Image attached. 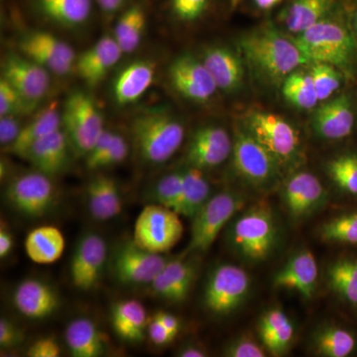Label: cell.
<instances>
[{
    "label": "cell",
    "mask_w": 357,
    "mask_h": 357,
    "mask_svg": "<svg viewBox=\"0 0 357 357\" xmlns=\"http://www.w3.org/2000/svg\"><path fill=\"white\" fill-rule=\"evenodd\" d=\"M301 53L312 63L335 66L352 79L357 65V37L352 28L351 15L342 4L325 20L292 38Z\"/></svg>",
    "instance_id": "6da1fadb"
},
{
    "label": "cell",
    "mask_w": 357,
    "mask_h": 357,
    "mask_svg": "<svg viewBox=\"0 0 357 357\" xmlns=\"http://www.w3.org/2000/svg\"><path fill=\"white\" fill-rule=\"evenodd\" d=\"M239 47L249 68L266 83H283L300 66L309 64L293 40L270 25L244 35Z\"/></svg>",
    "instance_id": "7a4b0ae2"
},
{
    "label": "cell",
    "mask_w": 357,
    "mask_h": 357,
    "mask_svg": "<svg viewBox=\"0 0 357 357\" xmlns=\"http://www.w3.org/2000/svg\"><path fill=\"white\" fill-rule=\"evenodd\" d=\"M130 135L138 157L149 165H160L178 151L184 141L185 128L172 112L154 107L134 117Z\"/></svg>",
    "instance_id": "3957f363"
},
{
    "label": "cell",
    "mask_w": 357,
    "mask_h": 357,
    "mask_svg": "<svg viewBox=\"0 0 357 357\" xmlns=\"http://www.w3.org/2000/svg\"><path fill=\"white\" fill-rule=\"evenodd\" d=\"M278 236V227L271 210L265 204H256L230 225L229 243L241 259L261 262L273 252Z\"/></svg>",
    "instance_id": "277c9868"
},
{
    "label": "cell",
    "mask_w": 357,
    "mask_h": 357,
    "mask_svg": "<svg viewBox=\"0 0 357 357\" xmlns=\"http://www.w3.org/2000/svg\"><path fill=\"white\" fill-rule=\"evenodd\" d=\"M62 128L73 151L86 157L105 129L102 112L91 95L75 91L68 96L62 110Z\"/></svg>",
    "instance_id": "5b68a950"
},
{
    "label": "cell",
    "mask_w": 357,
    "mask_h": 357,
    "mask_svg": "<svg viewBox=\"0 0 357 357\" xmlns=\"http://www.w3.org/2000/svg\"><path fill=\"white\" fill-rule=\"evenodd\" d=\"M232 163L248 184L269 190L278 182L280 164L245 128H237L232 147Z\"/></svg>",
    "instance_id": "8992f818"
},
{
    "label": "cell",
    "mask_w": 357,
    "mask_h": 357,
    "mask_svg": "<svg viewBox=\"0 0 357 357\" xmlns=\"http://www.w3.org/2000/svg\"><path fill=\"white\" fill-rule=\"evenodd\" d=\"M244 128L266 148L280 166L291 163L299 156V133L280 115L252 110L246 114Z\"/></svg>",
    "instance_id": "52a82bcc"
},
{
    "label": "cell",
    "mask_w": 357,
    "mask_h": 357,
    "mask_svg": "<svg viewBox=\"0 0 357 357\" xmlns=\"http://www.w3.org/2000/svg\"><path fill=\"white\" fill-rule=\"evenodd\" d=\"M184 227L180 215L161 204H148L134 225V243L151 252L165 253L182 238Z\"/></svg>",
    "instance_id": "ba28073f"
},
{
    "label": "cell",
    "mask_w": 357,
    "mask_h": 357,
    "mask_svg": "<svg viewBox=\"0 0 357 357\" xmlns=\"http://www.w3.org/2000/svg\"><path fill=\"white\" fill-rule=\"evenodd\" d=\"M250 285V278L243 268L227 263L218 265L204 286V307L218 317L229 316L243 304Z\"/></svg>",
    "instance_id": "9c48e42d"
},
{
    "label": "cell",
    "mask_w": 357,
    "mask_h": 357,
    "mask_svg": "<svg viewBox=\"0 0 357 357\" xmlns=\"http://www.w3.org/2000/svg\"><path fill=\"white\" fill-rule=\"evenodd\" d=\"M241 195L222 192L211 197L192 218L191 241L188 252H206L227 222L244 206Z\"/></svg>",
    "instance_id": "30bf717a"
},
{
    "label": "cell",
    "mask_w": 357,
    "mask_h": 357,
    "mask_svg": "<svg viewBox=\"0 0 357 357\" xmlns=\"http://www.w3.org/2000/svg\"><path fill=\"white\" fill-rule=\"evenodd\" d=\"M6 199L20 215L38 218L53 210L57 191L51 177L36 170L13 178L7 185Z\"/></svg>",
    "instance_id": "8fae6325"
},
{
    "label": "cell",
    "mask_w": 357,
    "mask_h": 357,
    "mask_svg": "<svg viewBox=\"0 0 357 357\" xmlns=\"http://www.w3.org/2000/svg\"><path fill=\"white\" fill-rule=\"evenodd\" d=\"M167 262L163 255L148 251L130 241L114 249L110 266L115 278L122 284L150 285Z\"/></svg>",
    "instance_id": "7c38bea8"
},
{
    "label": "cell",
    "mask_w": 357,
    "mask_h": 357,
    "mask_svg": "<svg viewBox=\"0 0 357 357\" xmlns=\"http://www.w3.org/2000/svg\"><path fill=\"white\" fill-rule=\"evenodd\" d=\"M20 49L23 55L56 76H68L75 70L77 56L74 49L51 33H27L20 39Z\"/></svg>",
    "instance_id": "4fadbf2b"
},
{
    "label": "cell",
    "mask_w": 357,
    "mask_h": 357,
    "mask_svg": "<svg viewBox=\"0 0 357 357\" xmlns=\"http://www.w3.org/2000/svg\"><path fill=\"white\" fill-rule=\"evenodd\" d=\"M50 74L48 70L23 54H9L1 65V77L34 109L50 89Z\"/></svg>",
    "instance_id": "5bb4252c"
},
{
    "label": "cell",
    "mask_w": 357,
    "mask_h": 357,
    "mask_svg": "<svg viewBox=\"0 0 357 357\" xmlns=\"http://www.w3.org/2000/svg\"><path fill=\"white\" fill-rule=\"evenodd\" d=\"M107 259L105 239L95 232L81 237L75 248L70 266V279L75 287L88 292L96 287Z\"/></svg>",
    "instance_id": "9a60e30c"
},
{
    "label": "cell",
    "mask_w": 357,
    "mask_h": 357,
    "mask_svg": "<svg viewBox=\"0 0 357 357\" xmlns=\"http://www.w3.org/2000/svg\"><path fill=\"white\" fill-rule=\"evenodd\" d=\"M168 76L176 91L192 102H208L218 89L203 61L191 54L176 58L169 67Z\"/></svg>",
    "instance_id": "2e32d148"
},
{
    "label": "cell",
    "mask_w": 357,
    "mask_h": 357,
    "mask_svg": "<svg viewBox=\"0 0 357 357\" xmlns=\"http://www.w3.org/2000/svg\"><path fill=\"white\" fill-rule=\"evenodd\" d=\"M328 194L314 174L298 172L288 178L282 191L284 206L295 220L309 218L326 206Z\"/></svg>",
    "instance_id": "e0dca14e"
},
{
    "label": "cell",
    "mask_w": 357,
    "mask_h": 357,
    "mask_svg": "<svg viewBox=\"0 0 357 357\" xmlns=\"http://www.w3.org/2000/svg\"><path fill=\"white\" fill-rule=\"evenodd\" d=\"M356 123V107L349 93L328 98L317 109L312 117L314 132L326 140L337 141L349 137Z\"/></svg>",
    "instance_id": "ac0fdd59"
},
{
    "label": "cell",
    "mask_w": 357,
    "mask_h": 357,
    "mask_svg": "<svg viewBox=\"0 0 357 357\" xmlns=\"http://www.w3.org/2000/svg\"><path fill=\"white\" fill-rule=\"evenodd\" d=\"M234 141L220 126H206L192 134L187 151L188 166L208 169L220 166L232 153Z\"/></svg>",
    "instance_id": "d6986e66"
},
{
    "label": "cell",
    "mask_w": 357,
    "mask_h": 357,
    "mask_svg": "<svg viewBox=\"0 0 357 357\" xmlns=\"http://www.w3.org/2000/svg\"><path fill=\"white\" fill-rule=\"evenodd\" d=\"M122 55L114 35H105L77 56L75 72L88 86H98L114 69Z\"/></svg>",
    "instance_id": "ffe728a7"
},
{
    "label": "cell",
    "mask_w": 357,
    "mask_h": 357,
    "mask_svg": "<svg viewBox=\"0 0 357 357\" xmlns=\"http://www.w3.org/2000/svg\"><path fill=\"white\" fill-rule=\"evenodd\" d=\"M14 307L25 318H49L60 307V298L55 289L39 279H26L14 290Z\"/></svg>",
    "instance_id": "44dd1931"
},
{
    "label": "cell",
    "mask_w": 357,
    "mask_h": 357,
    "mask_svg": "<svg viewBox=\"0 0 357 357\" xmlns=\"http://www.w3.org/2000/svg\"><path fill=\"white\" fill-rule=\"evenodd\" d=\"M319 268L309 250L294 255L275 275V287L296 291L305 299H312L318 284Z\"/></svg>",
    "instance_id": "7402d4cb"
},
{
    "label": "cell",
    "mask_w": 357,
    "mask_h": 357,
    "mask_svg": "<svg viewBox=\"0 0 357 357\" xmlns=\"http://www.w3.org/2000/svg\"><path fill=\"white\" fill-rule=\"evenodd\" d=\"M70 149L69 139L61 128L33 144L23 158L39 172L54 177L68 168Z\"/></svg>",
    "instance_id": "603a6c76"
},
{
    "label": "cell",
    "mask_w": 357,
    "mask_h": 357,
    "mask_svg": "<svg viewBox=\"0 0 357 357\" xmlns=\"http://www.w3.org/2000/svg\"><path fill=\"white\" fill-rule=\"evenodd\" d=\"M156 65L152 61L138 60L129 63L115 76L112 84L114 102L126 107L139 100L154 81Z\"/></svg>",
    "instance_id": "cb8c5ba5"
},
{
    "label": "cell",
    "mask_w": 357,
    "mask_h": 357,
    "mask_svg": "<svg viewBox=\"0 0 357 357\" xmlns=\"http://www.w3.org/2000/svg\"><path fill=\"white\" fill-rule=\"evenodd\" d=\"M201 60L220 91L229 93L241 88L244 76L243 65L234 51L223 46L208 47Z\"/></svg>",
    "instance_id": "d4e9b609"
},
{
    "label": "cell",
    "mask_w": 357,
    "mask_h": 357,
    "mask_svg": "<svg viewBox=\"0 0 357 357\" xmlns=\"http://www.w3.org/2000/svg\"><path fill=\"white\" fill-rule=\"evenodd\" d=\"M340 3V0H291L278 20L288 32L301 34L325 20Z\"/></svg>",
    "instance_id": "484cf974"
},
{
    "label": "cell",
    "mask_w": 357,
    "mask_h": 357,
    "mask_svg": "<svg viewBox=\"0 0 357 357\" xmlns=\"http://www.w3.org/2000/svg\"><path fill=\"white\" fill-rule=\"evenodd\" d=\"M61 128H62V112H60L57 100H53L39 110L32 117L31 121L23 126L17 139L6 147V151L23 158L26 152L33 144Z\"/></svg>",
    "instance_id": "4316f807"
},
{
    "label": "cell",
    "mask_w": 357,
    "mask_h": 357,
    "mask_svg": "<svg viewBox=\"0 0 357 357\" xmlns=\"http://www.w3.org/2000/svg\"><path fill=\"white\" fill-rule=\"evenodd\" d=\"M86 204L91 217L98 222L117 217L122 211V201L114 178L103 174L91 178L86 185Z\"/></svg>",
    "instance_id": "83f0119b"
},
{
    "label": "cell",
    "mask_w": 357,
    "mask_h": 357,
    "mask_svg": "<svg viewBox=\"0 0 357 357\" xmlns=\"http://www.w3.org/2000/svg\"><path fill=\"white\" fill-rule=\"evenodd\" d=\"M258 333L263 347L274 356H281L290 349L295 328L287 314L280 309H272L262 314Z\"/></svg>",
    "instance_id": "f1b7e54d"
},
{
    "label": "cell",
    "mask_w": 357,
    "mask_h": 357,
    "mask_svg": "<svg viewBox=\"0 0 357 357\" xmlns=\"http://www.w3.org/2000/svg\"><path fill=\"white\" fill-rule=\"evenodd\" d=\"M110 317L114 332L122 340L137 342L144 338L147 312L138 301L124 300L115 303Z\"/></svg>",
    "instance_id": "f546056e"
},
{
    "label": "cell",
    "mask_w": 357,
    "mask_h": 357,
    "mask_svg": "<svg viewBox=\"0 0 357 357\" xmlns=\"http://www.w3.org/2000/svg\"><path fill=\"white\" fill-rule=\"evenodd\" d=\"M28 257L37 264H52L60 259L65 250V238L61 230L53 225H44L31 230L25 239Z\"/></svg>",
    "instance_id": "4dcf8cb0"
},
{
    "label": "cell",
    "mask_w": 357,
    "mask_h": 357,
    "mask_svg": "<svg viewBox=\"0 0 357 357\" xmlns=\"http://www.w3.org/2000/svg\"><path fill=\"white\" fill-rule=\"evenodd\" d=\"M65 340L75 357H98L105 351V337L91 319L79 318L70 321L65 331Z\"/></svg>",
    "instance_id": "1f68e13d"
},
{
    "label": "cell",
    "mask_w": 357,
    "mask_h": 357,
    "mask_svg": "<svg viewBox=\"0 0 357 357\" xmlns=\"http://www.w3.org/2000/svg\"><path fill=\"white\" fill-rule=\"evenodd\" d=\"M326 280L335 296L352 309L357 310V256L337 258L326 269Z\"/></svg>",
    "instance_id": "d6a6232c"
},
{
    "label": "cell",
    "mask_w": 357,
    "mask_h": 357,
    "mask_svg": "<svg viewBox=\"0 0 357 357\" xmlns=\"http://www.w3.org/2000/svg\"><path fill=\"white\" fill-rule=\"evenodd\" d=\"M312 347L321 356H351L357 351V335L344 326L326 325L314 333Z\"/></svg>",
    "instance_id": "836d02e7"
},
{
    "label": "cell",
    "mask_w": 357,
    "mask_h": 357,
    "mask_svg": "<svg viewBox=\"0 0 357 357\" xmlns=\"http://www.w3.org/2000/svg\"><path fill=\"white\" fill-rule=\"evenodd\" d=\"M211 198V185L202 169L188 167L183 171V190L176 213L194 218Z\"/></svg>",
    "instance_id": "e575fe53"
},
{
    "label": "cell",
    "mask_w": 357,
    "mask_h": 357,
    "mask_svg": "<svg viewBox=\"0 0 357 357\" xmlns=\"http://www.w3.org/2000/svg\"><path fill=\"white\" fill-rule=\"evenodd\" d=\"M40 10L49 20L64 25L77 27L83 25L91 13V0H38Z\"/></svg>",
    "instance_id": "d590c367"
},
{
    "label": "cell",
    "mask_w": 357,
    "mask_h": 357,
    "mask_svg": "<svg viewBox=\"0 0 357 357\" xmlns=\"http://www.w3.org/2000/svg\"><path fill=\"white\" fill-rule=\"evenodd\" d=\"M146 28V13L140 4L126 9L115 24L114 37L122 53L131 54L139 47Z\"/></svg>",
    "instance_id": "8d00e7d4"
},
{
    "label": "cell",
    "mask_w": 357,
    "mask_h": 357,
    "mask_svg": "<svg viewBox=\"0 0 357 357\" xmlns=\"http://www.w3.org/2000/svg\"><path fill=\"white\" fill-rule=\"evenodd\" d=\"M282 95L293 107L309 110L319 102L310 72L294 70L282 83Z\"/></svg>",
    "instance_id": "74e56055"
},
{
    "label": "cell",
    "mask_w": 357,
    "mask_h": 357,
    "mask_svg": "<svg viewBox=\"0 0 357 357\" xmlns=\"http://www.w3.org/2000/svg\"><path fill=\"white\" fill-rule=\"evenodd\" d=\"M326 172L338 191L357 198V151L335 155L326 162Z\"/></svg>",
    "instance_id": "f35d334b"
},
{
    "label": "cell",
    "mask_w": 357,
    "mask_h": 357,
    "mask_svg": "<svg viewBox=\"0 0 357 357\" xmlns=\"http://www.w3.org/2000/svg\"><path fill=\"white\" fill-rule=\"evenodd\" d=\"M319 236L326 243L357 246V210L345 211L326 220L319 227Z\"/></svg>",
    "instance_id": "ab89813d"
},
{
    "label": "cell",
    "mask_w": 357,
    "mask_h": 357,
    "mask_svg": "<svg viewBox=\"0 0 357 357\" xmlns=\"http://www.w3.org/2000/svg\"><path fill=\"white\" fill-rule=\"evenodd\" d=\"M310 74L319 102H326L332 98L347 79L342 70L326 63H312Z\"/></svg>",
    "instance_id": "60d3db41"
},
{
    "label": "cell",
    "mask_w": 357,
    "mask_h": 357,
    "mask_svg": "<svg viewBox=\"0 0 357 357\" xmlns=\"http://www.w3.org/2000/svg\"><path fill=\"white\" fill-rule=\"evenodd\" d=\"M183 190V171L168 174L155 185L153 197L156 204L176 211Z\"/></svg>",
    "instance_id": "b9f144b4"
},
{
    "label": "cell",
    "mask_w": 357,
    "mask_h": 357,
    "mask_svg": "<svg viewBox=\"0 0 357 357\" xmlns=\"http://www.w3.org/2000/svg\"><path fill=\"white\" fill-rule=\"evenodd\" d=\"M164 273L171 279L174 285L185 299L191 290L192 282L197 274V265L184 259H174L167 262Z\"/></svg>",
    "instance_id": "7bdbcfd3"
},
{
    "label": "cell",
    "mask_w": 357,
    "mask_h": 357,
    "mask_svg": "<svg viewBox=\"0 0 357 357\" xmlns=\"http://www.w3.org/2000/svg\"><path fill=\"white\" fill-rule=\"evenodd\" d=\"M34 107L4 77L0 79V116L31 114Z\"/></svg>",
    "instance_id": "ee69618b"
},
{
    "label": "cell",
    "mask_w": 357,
    "mask_h": 357,
    "mask_svg": "<svg viewBox=\"0 0 357 357\" xmlns=\"http://www.w3.org/2000/svg\"><path fill=\"white\" fill-rule=\"evenodd\" d=\"M208 0H171L172 13L176 18L184 22H192L204 15Z\"/></svg>",
    "instance_id": "f6af8a7d"
},
{
    "label": "cell",
    "mask_w": 357,
    "mask_h": 357,
    "mask_svg": "<svg viewBox=\"0 0 357 357\" xmlns=\"http://www.w3.org/2000/svg\"><path fill=\"white\" fill-rule=\"evenodd\" d=\"M223 356L227 357H264L266 351L264 347L257 344L255 340L241 337L232 340L225 347Z\"/></svg>",
    "instance_id": "bcb514c9"
},
{
    "label": "cell",
    "mask_w": 357,
    "mask_h": 357,
    "mask_svg": "<svg viewBox=\"0 0 357 357\" xmlns=\"http://www.w3.org/2000/svg\"><path fill=\"white\" fill-rule=\"evenodd\" d=\"M129 146L128 141L121 134L115 133L114 139L110 143L105 153L98 161L96 170L107 168L121 163L128 157Z\"/></svg>",
    "instance_id": "7dc6e473"
},
{
    "label": "cell",
    "mask_w": 357,
    "mask_h": 357,
    "mask_svg": "<svg viewBox=\"0 0 357 357\" xmlns=\"http://www.w3.org/2000/svg\"><path fill=\"white\" fill-rule=\"evenodd\" d=\"M22 116L21 115H4L0 116V144L6 148L17 139L22 130Z\"/></svg>",
    "instance_id": "c3c4849f"
},
{
    "label": "cell",
    "mask_w": 357,
    "mask_h": 357,
    "mask_svg": "<svg viewBox=\"0 0 357 357\" xmlns=\"http://www.w3.org/2000/svg\"><path fill=\"white\" fill-rule=\"evenodd\" d=\"M25 335L20 328L8 319H0V347L1 349H13L24 342Z\"/></svg>",
    "instance_id": "681fc988"
},
{
    "label": "cell",
    "mask_w": 357,
    "mask_h": 357,
    "mask_svg": "<svg viewBox=\"0 0 357 357\" xmlns=\"http://www.w3.org/2000/svg\"><path fill=\"white\" fill-rule=\"evenodd\" d=\"M150 286H151L152 292L162 299L176 303L185 300L171 279L164 273L163 270L155 277L154 280L150 283Z\"/></svg>",
    "instance_id": "f907efd6"
},
{
    "label": "cell",
    "mask_w": 357,
    "mask_h": 357,
    "mask_svg": "<svg viewBox=\"0 0 357 357\" xmlns=\"http://www.w3.org/2000/svg\"><path fill=\"white\" fill-rule=\"evenodd\" d=\"M60 354V345L53 337L40 338L27 351V356L30 357H58Z\"/></svg>",
    "instance_id": "816d5d0a"
},
{
    "label": "cell",
    "mask_w": 357,
    "mask_h": 357,
    "mask_svg": "<svg viewBox=\"0 0 357 357\" xmlns=\"http://www.w3.org/2000/svg\"><path fill=\"white\" fill-rule=\"evenodd\" d=\"M148 335H149L150 340L155 345H159V347L170 344L174 340L171 337L170 333H168V331L164 328L163 325L155 317H153V319H151L149 325H148Z\"/></svg>",
    "instance_id": "f5cc1de1"
},
{
    "label": "cell",
    "mask_w": 357,
    "mask_h": 357,
    "mask_svg": "<svg viewBox=\"0 0 357 357\" xmlns=\"http://www.w3.org/2000/svg\"><path fill=\"white\" fill-rule=\"evenodd\" d=\"M155 318L158 319L164 328L168 331L171 337L175 338L180 332V321L172 314L166 312H158L155 314Z\"/></svg>",
    "instance_id": "db71d44e"
},
{
    "label": "cell",
    "mask_w": 357,
    "mask_h": 357,
    "mask_svg": "<svg viewBox=\"0 0 357 357\" xmlns=\"http://www.w3.org/2000/svg\"><path fill=\"white\" fill-rule=\"evenodd\" d=\"M13 246V234L3 225H1V229H0V257L3 259V258L10 255Z\"/></svg>",
    "instance_id": "11a10c76"
},
{
    "label": "cell",
    "mask_w": 357,
    "mask_h": 357,
    "mask_svg": "<svg viewBox=\"0 0 357 357\" xmlns=\"http://www.w3.org/2000/svg\"><path fill=\"white\" fill-rule=\"evenodd\" d=\"M96 2L103 13L112 14L117 13L123 6L126 0H96Z\"/></svg>",
    "instance_id": "9f6ffc18"
},
{
    "label": "cell",
    "mask_w": 357,
    "mask_h": 357,
    "mask_svg": "<svg viewBox=\"0 0 357 357\" xmlns=\"http://www.w3.org/2000/svg\"><path fill=\"white\" fill-rule=\"evenodd\" d=\"M178 356L181 357H204L206 356V351L197 345H187L178 351Z\"/></svg>",
    "instance_id": "6f0895ef"
},
{
    "label": "cell",
    "mask_w": 357,
    "mask_h": 357,
    "mask_svg": "<svg viewBox=\"0 0 357 357\" xmlns=\"http://www.w3.org/2000/svg\"><path fill=\"white\" fill-rule=\"evenodd\" d=\"M283 0H253V3L260 10H270L278 6Z\"/></svg>",
    "instance_id": "680465c9"
},
{
    "label": "cell",
    "mask_w": 357,
    "mask_h": 357,
    "mask_svg": "<svg viewBox=\"0 0 357 357\" xmlns=\"http://www.w3.org/2000/svg\"><path fill=\"white\" fill-rule=\"evenodd\" d=\"M351 20L352 28H354V33H356L357 37V0L354 2V8H352Z\"/></svg>",
    "instance_id": "91938a15"
},
{
    "label": "cell",
    "mask_w": 357,
    "mask_h": 357,
    "mask_svg": "<svg viewBox=\"0 0 357 357\" xmlns=\"http://www.w3.org/2000/svg\"><path fill=\"white\" fill-rule=\"evenodd\" d=\"M230 2H231L232 6H236L237 3L239 2V0H230Z\"/></svg>",
    "instance_id": "94428289"
}]
</instances>
